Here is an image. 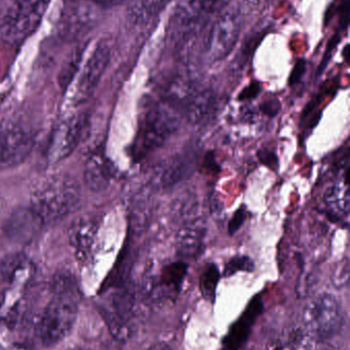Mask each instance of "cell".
Returning <instances> with one entry per match:
<instances>
[{
  "label": "cell",
  "instance_id": "2e32d148",
  "mask_svg": "<svg viewBox=\"0 0 350 350\" xmlns=\"http://www.w3.org/2000/svg\"><path fill=\"white\" fill-rule=\"evenodd\" d=\"M114 174L112 163L102 152H95L86 160L84 181L90 191H101L106 189Z\"/></svg>",
  "mask_w": 350,
  "mask_h": 350
},
{
  "label": "cell",
  "instance_id": "ffe728a7",
  "mask_svg": "<svg viewBox=\"0 0 350 350\" xmlns=\"http://www.w3.org/2000/svg\"><path fill=\"white\" fill-rule=\"evenodd\" d=\"M96 218H82L76 222L71 232V243L79 256L86 257L94 244L97 232Z\"/></svg>",
  "mask_w": 350,
  "mask_h": 350
},
{
  "label": "cell",
  "instance_id": "4dcf8cb0",
  "mask_svg": "<svg viewBox=\"0 0 350 350\" xmlns=\"http://www.w3.org/2000/svg\"><path fill=\"white\" fill-rule=\"evenodd\" d=\"M79 1L92 3L94 5L100 6V8H113V6L119 5L127 0H79Z\"/></svg>",
  "mask_w": 350,
  "mask_h": 350
},
{
  "label": "cell",
  "instance_id": "1f68e13d",
  "mask_svg": "<svg viewBox=\"0 0 350 350\" xmlns=\"http://www.w3.org/2000/svg\"><path fill=\"white\" fill-rule=\"evenodd\" d=\"M304 72H305V65H304L303 62H299L294 68L293 72H292L291 77H290V83H298L300 79H301L302 76H303Z\"/></svg>",
  "mask_w": 350,
  "mask_h": 350
},
{
  "label": "cell",
  "instance_id": "ac0fdd59",
  "mask_svg": "<svg viewBox=\"0 0 350 350\" xmlns=\"http://www.w3.org/2000/svg\"><path fill=\"white\" fill-rule=\"evenodd\" d=\"M325 203L328 208L329 217L335 222H349V168L345 170L342 178L326 191Z\"/></svg>",
  "mask_w": 350,
  "mask_h": 350
},
{
  "label": "cell",
  "instance_id": "52a82bcc",
  "mask_svg": "<svg viewBox=\"0 0 350 350\" xmlns=\"http://www.w3.org/2000/svg\"><path fill=\"white\" fill-rule=\"evenodd\" d=\"M240 8L228 6L215 18L205 40V51L211 62H220L230 55L242 32Z\"/></svg>",
  "mask_w": 350,
  "mask_h": 350
},
{
  "label": "cell",
  "instance_id": "d6a6232c",
  "mask_svg": "<svg viewBox=\"0 0 350 350\" xmlns=\"http://www.w3.org/2000/svg\"><path fill=\"white\" fill-rule=\"evenodd\" d=\"M203 166H205L208 170H211L212 172H215V174L219 172V165L216 163L213 153H208V155L205 156Z\"/></svg>",
  "mask_w": 350,
  "mask_h": 350
},
{
  "label": "cell",
  "instance_id": "d590c367",
  "mask_svg": "<svg viewBox=\"0 0 350 350\" xmlns=\"http://www.w3.org/2000/svg\"><path fill=\"white\" fill-rule=\"evenodd\" d=\"M66 350H90V349H82V347H72V349H68Z\"/></svg>",
  "mask_w": 350,
  "mask_h": 350
},
{
  "label": "cell",
  "instance_id": "277c9868",
  "mask_svg": "<svg viewBox=\"0 0 350 350\" xmlns=\"http://www.w3.org/2000/svg\"><path fill=\"white\" fill-rule=\"evenodd\" d=\"M78 300L51 295L35 326L37 337L43 345H55L67 336L77 317Z\"/></svg>",
  "mask_w": 350,
  "mask_h": 350
},
{
  "label": "cell",
  "instance_id": "4316f807",
  "mask_svg": "<svg viewBox=\"0 0 350 350\" xmlns=\"http://www.w3.org/2000/svg\"><path fill=\"white\" fill-rule=\"evenodd\" d=\"M257 155H258L259 160H260L263 165L267 166L273 172L279 170V159H277V156L275 155V153L271 152V150L260 149Z\"/></svg>",
  "mask_w": 350,
  "mask_h": 350
},
{
  "label": "cell",
  "instance_id": "d6986e66",
  "mask_svg": "<svg viewBox=\"0 0 350 350\" xmlns=\"http://www.w3.org/2000/svg\"><path fill=\"white\" fill-rule=\"evenodd\" d=\"M205 228L201 222L187 224L179 232L177 247L180 256L195 258L201 254L205 242Z\"/></svg>",
  "mask_w": 350,
  "mask_h": 350
},
{
  "label": "cell",
  "instance_id": "d4e9b609",
  "mask_svg": "<svg viewBox=\"0 0 350 350\" xmlns=\"http://www.w3.org/2000/svg\"><path fill=\"white\" fill-rule=\"evenodd\" d=\"M255 269V263L249 256L240 255V256H234L226 263L224 269V275L225 277H232L234 273L238 271H247L252 273Z\"/></svg>",
  "mask_w": 350,
  "mask_h": 350
},
{
  "label": "cell",
  "instance_id": "603a6c76",
  "mask_svg": "<svg viewBox=\"0 0 350 350\" xmlns=\"http://www.w3.org/2000/svg\"><path fill=\"white\" fill-rule=\"evenodd\" d=\"M220 281V271L215 263L205 265L199 278V289L201 295L207 301L213 304L216 299L218 284Z\"/></svg>",
  "mask_w": 350,
  "mask_h": 350
},
{
  "label": "cell",
  "instance_id": "7c38bea8",
  "mask_svg": "<svg viewBox=\"0 0 350 350\" xmlns=\"http://www.w3.org/2000/svg\"><path fill=\"white\" fill-rule=\"evenodd\" d=\"M110 55V47L106 41H99L95 44L90 57L79 69L80 74L76 88V98L78 100H86L92 94L108 66Z\"/></svg>",
  "mask_w": 350,
  "mask_h": 350
},
{
  "label": "cell",
  "instance_id": "9c48e42d",
  "mask_svg": "<svg viewBox=\"0 0 350 350\" xmlns=\"http://www.w3.org/2000/svg\"><path fill=\"white\" fill-rule=\"evenodd\" d=\"M187 273V265L176 261L162 267L160 275L150 278L143 286V295L153 304L174 301L180 293Z\"/></svg>",
  "mask_w": 350,
  "mask_h": 350
},
{
  "label": "cell",
  "instance_id": "83f0119b",
  "mask_svg": "<svg viewBox=\"0 0 350 350\" xmlns=\"http://www.w3.org/2000/svg\"><path fill=\"white\" fill-rule=\"evenodd\" d=\"M261 112L266 116L273 118L279 114L281 111V103L277 100H269L263 103L260 106Z\"/></svg>",
  "mask_w": 350,
  "mask_h": 350
},
{
  "label": "cell",
  "instance_id": "7402d4cb",
  "mask_svg": "<svg viewBox=\"0 0 350 350\" xmlns=\"http://www.w3.org/2000/svg\"><path fill=\"white\" fill-rule=\"evenodd\" d=\"M51 293L53 296L76 298L79 299L80 292L77 281L72 273L60 271L53 275L51 281Z\"/></svg>",
  "mask_w": 350,
  "mask_h": 350
},
{
  "label": "cell",
  "instance_id": "f1b7e54d",
  "mask_svg": "<svg viewBox=\"0 0 350 350\" xmlns=\"http://www.w3.org/2000/svg\"><path fill=\"white\" fill-rule=\"evenodd\" d=\"M260 85L258 83L251 84L248 88H245L240 96H238V100H254L255 98L258 96L259 92H260Z\"/></svg>",
  "mask_w": 350,
  "mask_h": 350
},
{
  "label": "cell",
  "instance_id": "e0dca14e",
  "mask_svg": "<svg viewBox=\"0 0 350 350\" xmlns=\"http://www.w3.org/2000/svg\"><path fill=\"white\" fill-rule=\"evenodd\" d=\"M199 152L197 146L192 145L179 153L164 170L162 177V185L172 187L190 176L197 167Z\"/></svg>",
  "mask_w": 350,
  "mask_h": 350
},
{
  "label": "cell",
  "instance_id": "4fadbf2b",
  "mask_svg": "<svg viewBox=\"0 0 350 350\" xmlns=\"http://www.w3.org/2000/svg\"><path fill=\"white\" fill-rule=\"evenodd\" d=\"M45 226V222L30 206L18 208L4 222L3 234L14 244L27 245L41 234Z\"/></svg>",
  "mask_w": 350,
  "mask_h": 350
},
{
  "label": "cell",
  "instance_id": "484cf974",
  "mask_svg": "<svg viewBox=\"0 0 350 350\" xmlns=\"http://www.w3.org/2000/svg\"><path fill=\"white\" fill-rule=\"evenodd\" d=\"M247 217H248V213H247V210L244 207L238 208L236 210V213L234 214L232 219L229 220V224H228V232H229L230 236L238 232V230L242 228V224L246 221Z\"/></svg>",
  "mask_w": 350,
  "mask_h": 350
},
{
  "label": "cell",
  "instance_id": "3957f363",
  "mask_svg": "<svg viewBox=\"0 0 350 350\" xmlns=\"http://www.w3.org/2000/svg\"><path fill=\"white\" fill-rule=\"evenodd\" d=\"M302 324L304 333L312 340L334 338L345 324L340 302L332 294H320L303 308Z\"/></svg>",
  "mask_w": 350,
  "mask_h": 350
},
{
  "label": "cell",
  "instance_id": "6da1fadb",
  "mask_svg": "<svg viewBox=\"0 0 350 350\" xmlns=\"http://www.w3.org/2000/svg\"><path fill=\"white\" fill-rule=\"evenodd\" d=\"M181 116L180 107L173 96L148 111L132 148L134 159L140 161L160 148L178 129Z\"/></svg>",
  "mask_w": 350,
  "mask_h": 350
},
{
  "label": "cell",
  "instance_id": "ba28073f",
  "mask_svg": "<svg viewBox=\"0 0 350 350\" xmlns=\"http://www.w3.org/2000/svg\"><path fill=\"white\" fill-rule=\"evenodd\" d=\"M232 0H179L173 14V24L178 32H195L213 16H219Z\"/></svg>",
  "mask_w": 350,
  "mask_h": 350
},
{
  "label": "cell",
  "instance_id": "30bf717a",
  "mask_svg": "<svg viewBox=\"0 0 350 350\" xmlns=\"http://www.w3.org/2000/svg\"><path fill=\"white\" fill-rule=\"evenodd\" d=\"M32 135L18 124L0 125V170L22 163L32 151Z\"/></svg>",
  "mask_w": 350,
  "mask_h": 350
},
{
  "label": "cell",
  "instance_id": "9a60e30c",
  "mask_svg": "<svg viewBox=\"0 0 350 350\" xmlns=\"http://www.w3.org/2000/svg\"><path fill=\"white\" fill-rule=\"evenodd\" d=\"M84 129V120L79 117H73L62 122L51 139V159L60 161L68 157L79 144Z\"/></svg>",
  "mask_w": 350,
  "mask_h": 350
},
{
  "label": "cell",
  "instance_id": "7a4b0ae2",
  "mask_svg": "<svg viewBox=\"0 0 350 350\" xmlns=\"http://www.w3.org/2000/svg\"><path fill=\"white\" fill-rule=\"evenodd\" d=\"M80 200V187L71 177L55 176L43 183L33 195L30 207L47 224L61 221Z\"/></svg>",
  "mask_w": 350,
  "mask_h": 350
},
{
  "label": "cell",
  "instance_id": "5bb4252c",
  "mask_svg": "<svg viewBox=\"0 0 350 350\" xmlns=\"http://www.w3.org/2000/svg\"><path fill=\"white\" fill-rule=\"evenodd\" d=\"M263 310V302L260 296L251 300L244 314L232 325L222 342L220 350H240L247 342L257 318Z\"/></svg>",
  "mask_w": 350,
  "mask_h": 350
},
{
  "label": "cell",
  "instance_id": "cb8c5ba5",
  "mask_svg": "<svg viewBox=\"0 0 350 350\" xmlns=\"http://www.w3.org/2000/svg\"><path fill=\"white\" fill-rule=\"evenodd\" d=\"M82 53L76 51L75 55L67 62L59 75V84L62 90H66L71 85L73 78L82 67Z\"/></svg>",
  "mask_w": 350,
  "mask_h": 350
},
{
  "label": "cell",
  "instance_id": "836d02e7",
  "mask_svg": "<svg viewBox=\"0 0 350 350\" xmlns=\"http://www.w3.org/2000/svg\"><path fill=\"white\" fill-rule=\"evenodd\" d=\"M0 350H32L30 347L26 345V343L22 342H14L10 343L8 347H1L0 345Z\"/></svg>",
  "mask_w": 350,
  "mask_h": 350
},
{
  "label": "cell",
  "instance_id": "44dd1931",
  "mask_svg": "<svg viewBox=\"0 0 350 350\" xmlns=\"http://www.w3.org/2000/svg\"><path fill=\"white\" fill-rule=\"evenodd\" d=\"M0 271L8 283H18L26 279L30 271V263L23 255H12L2 261Z\"/></svg>",
  "mask_w": 350,
  "mask_h": 350
},
{
  "label": "cell",
  "instance_id": "8fae6325",
  "mask_svg": "<svg viewBox=\"0 0 350 350\" xmlns=\"http://www.w3.org/2000/svg\"><path fill=\"white\" fill-rule=\"evenodd\" d=\"M172 96L178 103L182 116L191 124H207L217 112V100L211 90H199L186 86L184 94L181 96L173 94Z\"/></svg>",
  "mask_w": 350,
  "mask_h": 350
},
{
  "label": "cell",
  "instance_id": "f546056e",
  "mask_svg": "<svg viewBox=\"0 0 350 350\" xmlns=\"http://www.w3.org/2000/svg\"><path fill=\"white\" fill-rule=\"evenodd\" d=\"M333 281H334L333 283L338 287H345V285H347V282H349V265L347 263L339 267Z\"/></svg>",
  "mask_w": 350,
  "mask_h": 350
},
{
  "label": "cell",
  "instance_id": "e575fe53",
  "mask_svg": "<svg viewBox=\"0 0 350 350\" xmlns=\"http://www.w3.org/2000/svg\"><path fill=\"white\" fill-rule=\"evenodd\" d=\"M146 350H173L171 349V347H168L166 343L164 342H160L156 343V345H151V347H149V349H147Z\"/></svg>",
  "mask_w": 350,
  "mask_h": 350
},
{
  "label": "cell",
  "instance_id": "5b68a950",
  "mask_svg": "<svg viewBox=\"0 0 350 350\" xmlns=\"http://www.w3.org/2000/svg\"><path fill=\"white\" fill-rule=\"evenodd\" d=\"M51 0H18L10 6L2 20V39L18 44L26 40L38 28Z\"/></svg>",
  "mask_w": 350,
  "mask_h": 350
},
{
  "label": "cell",
  "instance_id": "8992f818",
  "mask_svg": "<svg viewBox=\"0 0 350 350\" xmlns=\"http://www.w3.org/2000/svg\"><path fill=\"white\" fill-rule=\"evenodd\" d=\"M137 300L129 286H117L100 306V312L116 340L127 341L134 331Z\"/></svg>",
  "mask_w": 350,
  "mask_h": 350
}]
</instances>
